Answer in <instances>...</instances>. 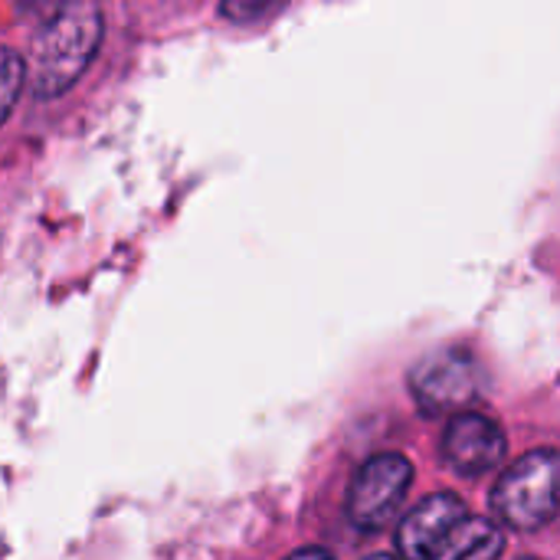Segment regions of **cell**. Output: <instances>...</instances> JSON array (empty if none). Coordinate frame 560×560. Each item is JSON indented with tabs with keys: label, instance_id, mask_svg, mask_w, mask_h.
<instances>
[{
	"label": "cell",
	"instance_id": "1",
	"mask_svg": "<svg viewBox=\"0 0 560 560\" xmlns=\"http://www.w3.org/2000/svg\"><path fill=\"white\" fill-rule=\"evenodd\" d=\"M102 30H105V23H102V10L95 3L52 7L33 36L30 62H23L33 95L56 98V95L69 92L75 85V79L89 69V62L95 59Z\"/></svg>",
	"mask_w": 560,
	"mask_h": 560
},
{
	"label": "cell",
	"instance_id": "2",
	"mask_svg": "<svg viewBox=\"0 0 560 560\" xmlns=\"http://www.w3.org/2000/svg\"><path fill=\"white\" fill-rule=\"evenodd\" d=\"M558 450H535L512 463L492 492L499 518L515 532L551 525L558 515Z\"/></svg>",
	"mask_w": 560,
	"mask_h": 560
},
{
	"label": "cell",
	"instance_id": "3",
	"mask_svg": "<svg viewBox=\"0 0 560 560\" xmlns=\"http://www.w3.org/2000/svg\"><path fill=\"white\" fill-rule=\"evenodd\" d=\"M482 387L479 361L466 348H440L417 361L410 374V390L427 417H456L466 410Z\"/></svg>",
	"mask_w": 560,
	"mask_h": 560
},
{
	"label": "cell",
	"instance_id": "4",
	"mask_svg": "<svg viewBox=\"0 0 560 560\" xmlns=\"http://www.w3.org/2000/svg\"><path fill=\"white\" fill-rule=\"evenodd\" d=\"M413 466L397 453L371 456L348 486V518L361 532H377L390 525L410 492Z\"/></svg>",
	"mask_w": 560,
	"mask_h": 560
},
{
	"label": "cell",
	"instance_id": "5",
	"mask_svg": "<svg viewBox=\"0 0 560 560\" xmlns=\"http://www.w3.org/2000/svg\"><path fill=\"white\" fill-rule=\"evenodd\" d=\"M509 453L502 427L486 413H456L443 436V459L459 476H482L502 466Z\"/></svg>",
	"mask_w": 560,
	"mask_h": 560
},
{
	"label": "cell",
	"instance_id": "6",
	"mask_svg": "<svg viewBox=\"0 0 560 560\" xmlns=\"http://www.w3.org/2000/svg\"><path fill=\"white\" fill-rule=\"evenodd\" d=\"M469 509L459 495L453 492H440L427 502H420L397 532V548L404 560H433L446 541L453 538V532L466 522Z\"/></svg>",
	"mask_w": 560,
	"mask_h": 560
},
{
	"label": "cell",
	"instance_id": "7",
	"mask_svg": "<svg viewBox=\"0 0 560 560\" xmlns=\"http://www.w3.org/2000/svg\"><path fill=\"white\" fill-rule=\"evenodd\" d=\"M502 548H505V535L499 525L466 515V522L453 532L446 548L433 560H499Z\"/></svg>",
	"mask_w": 560,
	"mask_h": 560
},
{
	"label": "cell",
	"instance_id": "8",
	"mask_svg": "<svg viewBox=\"0 0 560 560\" xmlns=\"http://www.w3.org/2000/svg\"><path fill=\"white\" fill-rule=\"evenodd\" d=\"M23 82H26L23 56L7 49V46H0V125L7 121V115H10L20 89H23Z\"/></svg>",
	"mask_w": 560,
	"mask_h": 560
},
{
	"label": "cell",
	"instance_id": "9",
	"mask_svg": "<svg viewBox=\"0 0 560 560\" xmlns=\"http://www.w3.org/2000/svg\"><path fill=\"white\" fill-rule=\"evenodd\" d=\"M272 10L276 7H269V3H223L220 7V13L230 16V20H256V16H266Z\"/></svg>",
	"mask_w": 560,
	"mask_h": 560
},
{
	"label": "cell",
	"instance_id": "10",
	"mask_svg": "<svg viewBox=\"0 0 560 560\" xmlns=\"http://www.w3.org/2000/svg\"><path fill=\"white\" fill-rule=\"evenodd\" d=\"M285 560H335L325 548H302V551H295L292 558Z\"/></svg>",
	"mask_w": 560,
	"mask_h": 560
},
{
	"label": "cell",
	"instance_id": "11",
	"mask_svg": "<svg viewBox=\"0 0 560 560\" xmlns=\"http://www.w3.org/2000/svg\"><path fill=\"white\" fill-rule=\"evenodd\" d=\"M371 560H397V558H371Z\"/></svg>",
	"mask_w": 560,
	"mask_h": 560
},
{
	"label": "cell",
	"instance_id": "12",
	"mask_svg": "<svg viewBox=\"0 0 560 560\" xmlns=\"http://www.w3.org/2000/svg\"><path fill=\"white\" fill-rule=\"evenodd\" d=\"M525 560H535V558H525Z\"/></svg>",
	"mask_w": 560,
	"mask_h": 560
}]
</instances>
